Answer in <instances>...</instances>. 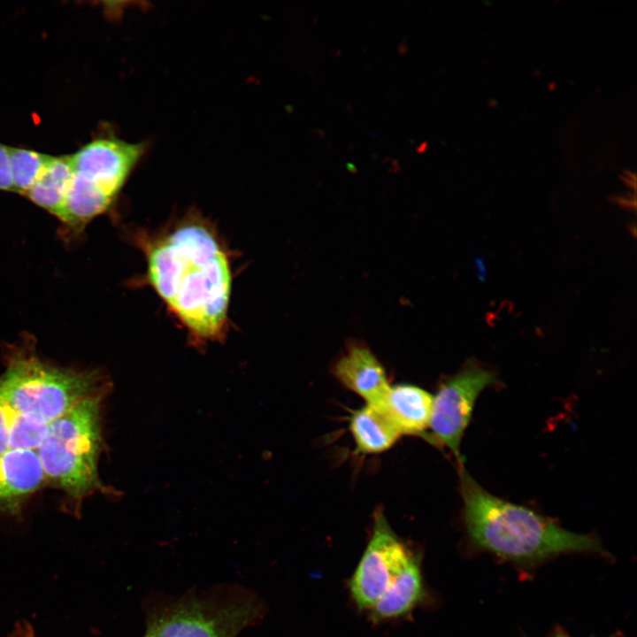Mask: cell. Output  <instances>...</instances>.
<instances>
[{
	"mask_svg": "<svg viewBox=\"0 0 637 637\" xmlns=\"http://www.w3.org/2000/svg\"><path fill=\"white\" fill-rule=\"evenodd\" d=\"M146 261L147 283L203 347L226 338L232 292L230 257L219 234L189 213L157 234H135Z\"/></svg>",
	"mask_w": 637,
	"mask_h": 637,
	"instance_id": "cell-1",
	"label": "cell"
},
{
	"mask_svg": "<svg viewBox=\"0 0 637 637\" xmlns=\"http://www.w3.org/2000/svg\"><path fill=\"white\" fill-rule=\"evenodd\" d=\"M459 483L464 526L475 550L524 572L564 555L610 556L596 536L566 530L549 518L487 492L464 465L459 467Z\"/></svg>",
	"mask_w": 637,
	"mask_h": 637,
	"instance_id": "cell-2",
	"label": "cell"
},
{
	"mask_svg": "<svg viewBox=\"0 0 637 637\" xmlns=\"http://www.w3.org/2000/svg\"><path fill=\"white\" fill-rule=\"evenodd\" d=\"M110 391L79 402L51 422L36 449L46 481L60 489L74 511L96 494L115 496L116 490L104 484L98 462L104 449L103 405Z\"/></svg>",
	"mask_w": 637,
	"mask_h": 637,
	"instance_id": "cell-3",
	"label": "cell"
},
{
	"mask_svg": "<svg viewBox=\"0 0 637 637\" xmlns=\"http://www.w3.org/2000/svg\"><path fill=\"white\" fill-rule=\"evenodd\" d=\"M98 370L63 368L28 350L12 353L0 376V400L17 418L49 426L81 400L111 391Z\"/></svg>",
	"mask_w": 637,
	"mask_h": 637,
	"instance_id": "cell-4",
	"label": "cell"
},
{
	"mask_svg": "<svg viewBox=\"0 0 637 637\" xmlns=\"http://www.w3.org/2000/svg\"><path fill=\"white\" fill-rule=\"evenodd\" d=\"M146 150L144 142H129L103 134L70 155L73 176L59 219L79 233L107 211Z\"/></svg>",
	"mask_w": 637,
	"mask_h": 637,
	"instance_id": "cell-5",
	"label": "cell"
},
{
	"mask_svg": "<svg viewBox=\"0 0 637 637\" xmlns=\"http://www.w3.org/2000/svg\"><path fill=\"white\" fill-rule=\"evenodd\" d=\"M257 613L248 598L185 597L150 616L144 637H235Z\"/></svg>",
	"mask_w": 637,
	"mask_h": 637,
	"instance_id": "cell-6",
	"label": "cell"
},
{
	"mask_svg": "<svg viewBox=\"0 0 637 637\" xmlns=\"http://www.w3.org/2000/svg\"><path fill=\"white\" fill-rule=\"evenodd\" d=\"M495 381L493 371L471 361L441 380L433 395L430 441L448 449L458 468L463 466L461 441L475 402L480 392Z\"/></svg>",
	"mask_w": 637,
	"mask_h": 637,
	"instance_id": "cell-7",
	"label": "cell"
},
{
	"mask_svg": "<svg viewBox=\"0 0 637 637\" xmlns=\"http://www.w3.org/2000/svg\"><path fill=\"white\" fill-rule=\"evenodd\" d=\"M414 555L383 511L376 510L372 535L349 582L356 605L371 610Z\"/></svg>",
	"mask_w": 637,
	"mask_h": 637,
	"instance_id": "cell-8",
	"label": "cell"
},
{
	"mask_svg": "<svg viewBox=\"0 0 637 637\" xmlns=\"http://www.w3.org/2000/svg\"><path fill=\"white\" fill-rule=\"evenodd\" d=\"M333 374L344 388L364 399L365 404L384 407L391 386L383 365L365 345L349 343L334 364Z\"/></svg>",
	"mask_w": 637,
	"mask_h": 637,
	"instance_id": "cell-9",
	"label": "cell"
},
{
	"mask_svg": "<svg viewBox=\"0 0 637 637\" xmlns=\"http://www.w3.org/2000/svg\"><path fill=\"white\" fill-rule=\"evenodd\" d=\"M46 482L35 449H15L0 455V513L16 515Z\"/></svg>",
	"mask_w": 637,
	"mask_h": 637,
	"instance_id": "cell-10",
	"label": "cell"
},
{
	"mask_svg": "<svg viewBox=\"0 0 637 637\" xmlns=\"http://www.w3.org/2000/svg\"><path fill=\"white\" fill-rule=\"evenodd\" d=\"M433 395L411 384L391 386L383 409L403 434L424 436L429 428Z\"/></svg>",
	"mask_w": 637,
	"mask_h": 637,
	"instance_id": "cell-11",
	"label": "cell"
},
{
	"mask_svg": "<svg viewBox=\"0 0 637 637\" xmlns=\"http://www.w3.org/2000/svg\"><path fill=\"white\" fill-rule=\"evenodd\" d=\"M420 559L414 555L372 607L373 621L396 618L409 613L425 597Z\"/></svg>",
	"mask_w": 637,
	"mask_h": 637,
	"instance_id": "cell-12",
	"label": "cell"
},
{
	"mask_svg": "<svg viewBox=\"0 0 637 637\" xmlns=\"http://www.w3.org/2000/svg\"><path fill=\"white\" fill-rule=\"evenodd\" d=\"M349 429L356 450L366 455L388 450L402 435L383 408L367 404L351 412Z\"/></svg>",
	"mask_w": 637,
	"mask_h": 637,
	"instance_id": "cell-13",
	"label": "cell"
},
{
	"mask_svg": "<svg viewBox=\"0 0 637 637\" xmlns=\"http://www.w3.org/2000/svg\"><path fill=\"white\" fill-rule=\"evenodd\" d=\"M73 176L70 155H50L42 172L25 196L59 219Z\"/></svg>",
	"mask_w": 637,
	"mask_h": 637,
	"instance_id": "cell-14",
	"label": "cell"
},
{
	"mask_svg": "<svg viewBox=\"0 0 637 637\" xmlns=\"http://www.w3.org/2000/svg\"><path fill=\"white\" fill-rule=\"evenodd\" d=\"M13 192L26 196L50 155L24 147L7 146Z\"/></svg>",
	"mask_w": 637,
	"mask_h": 637,
	"instance_id": "cell-15",
	"label": "cell"
},
{
	"mask_svg": "<svg viewBox=\"0 0 637 637\" xmlns=\"http://www.w3.org/2000/svg\"><path fill=\"white\" fill-rule=\"evenodd\" d=\"M12 418L9 407L0 400V455L10 449Z\"/></svg>",
	"mask_w": 637,
	"mask_h": 637,
	"instance_id": "cell-16",
	"label": "cell"
},
{
	"mask_svg": "<svg viewBox=\"0 0 637 637\" xmlns=\"http://www.w3.org/2000/svg\"><path fill=\"white\" fill-rule=\"evenodd\" d=\"M0 190L13 192L7 146L0 142Z\"/></svg>",
	"mask_w": 637,
	"mask_h": 637,
	"instance_id": "cell-17",
	"label": "cell"
},
{
	"mask_svg": "<svg viewBox=\"0 0 637 637\" xmlns=\"http://www.w3.org/2000/svg\"><path fill=\"white\" fill-rule=\"evenodd\" d=\"M549 637H572V636H570V635L565 632V630H564V629H562V628H560V627H557L556 629H555V631H553V633H552ZM610 637H619V636H618L617 634H614V635L610 636Z\"/></svg>",
	"mask_w": 637,
	"mask_h": 637,
	"instance_id": "cell-18",
	"label": "cell"
}]
</instances>
